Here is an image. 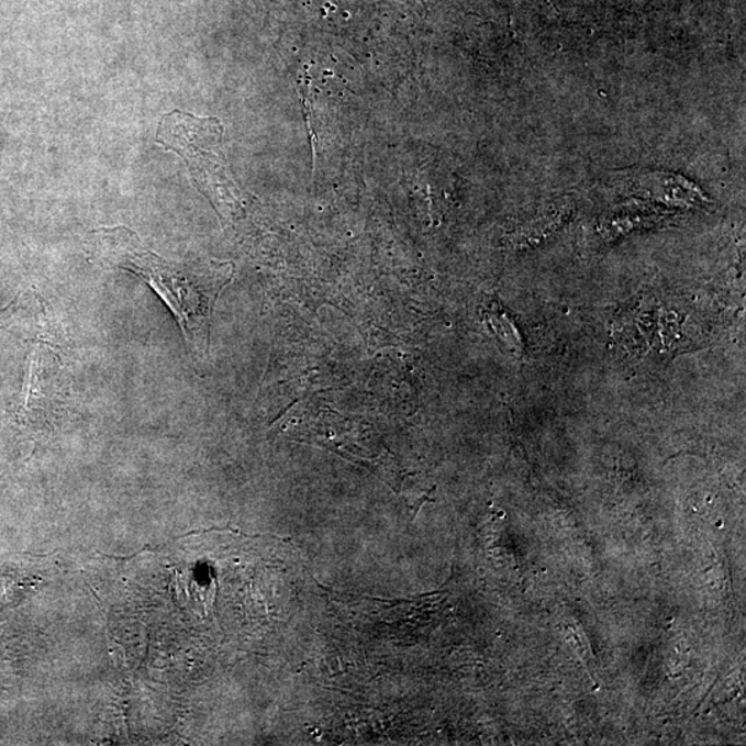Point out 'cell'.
Here are the masks:
<instances>
[{
    "mask_svg": "<svg viewBox=\"0 0 746 746\" xmlns=\"http://www.w3.org/2000/svg\"><path fill=\"white\" fill-rule=\"evenodd\" d=\"M157 140L186 160L198 189L209 201L214 205H240L225 164L222 123L214 118L201 120L174 111L160 121Z\"/></svg>",
    "mask_w": 746,
    "mask_h": 746,
    "instance_id": "7a4b0ae2",
    "label": "cell"
},
{
    "mask_svg": "<svg viewBox=\"0 0 746 746\" xmlns=\"http://www.w3.org/2000/svg\"><path fill=\"white\" fill-rule=\"evenodd\" d=\"M9 311H10V309L2 311V316H0V331H2L4 322H7Z\"/></svg>",
    "mask_w": 746,
    "mask_h": 746,
    "instance_id": "3957f363",
    "label": "cell"
},
{
    "mask_svg": "<svg viewBox=\"0 0 746 746\" xmlns=\"http://www.w3.org/2000/svg\"><path fill=\"white\" fill-rule=\"evenodd\" d=\"M94 235L107 266L147 282L174 313L191 350L205 353L214 305L230 282V268L176 266L144 248L136 234L123 227L99 230Z\"/></svg>",
    "mask_w": 746,
    "mask_h": 746,
    "instance_id": "6da1fadb",
    "label": "cell"
}]
</instances>
